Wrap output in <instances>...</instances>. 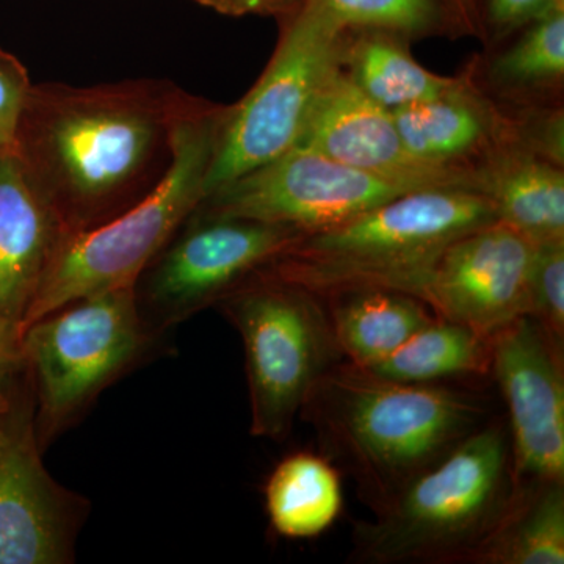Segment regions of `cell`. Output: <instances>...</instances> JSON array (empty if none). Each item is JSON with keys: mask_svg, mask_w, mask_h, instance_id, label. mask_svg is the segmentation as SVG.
I'll use <instances>...</instances> for the list:
<instances>
[{"mask_svg": "<svg viewBox=\"0 0 564 564\" xmlns=\"http://www.w3.org/2000/svg\"><path fill=\"white\" fill-rule=\"evenodd\" d=\"M408 192L413 191L295 144L280 158L210 193L195 212L251 218L311 234L350 220Z\"/></svg>", "mask_w": 564, "mask_h": 564, "instance_id": "10", "label": "cell"}, {"mask_svg": "<svg viewBox=\"0 0 564 564\" xmlns=\"http://www.w3.org/2000/svg\"><path fill=\"white\" fill-rule=\"evenodd\" d=\"M404 147L415 159L467 170L486 151L514 140L513 117L475 76V63L437 98L392 111Z\"/></svg>", "mask_w": 564, "mask_h": 564, "instance_id": "15", "label": "cell"}, {"mask_svg": "<svg viewBox=\"0 0 564 564\" xmlns=\"http://www.w3.org/2000/svg\"><path fill=\"white\" fill-rule=\"evenodd\" d=\"M242 339L250 433L284 441L314 384L345 361L315 293L256 274L217 304Z\"/></svg>", "mask_w": 564, "mask_h": 564, "instance_id": "7", "label": "cell"}, {"mask_svg": "<svg viewBox=\"0 0 564 564\" xmlns=\"http://www.w3.org/2000/svg\"><path fill=\"white\" fill-rule=\"evenodd\" d=\"M296 144L411 191L432 187L469 191L467 170L415 159L404 147L392 111L367 98L340 68L323 88Z\"/></svg>", "mask_w": 564, "mask_h": 564, "instance_id": "14", "label": "cell"}, {"mask_svg": "<svg viewBox=\"0 0 564 564\" xmlns=\"http://www.w3.org/2000/svg\"><path fill=\"white\" fill-rule=\"evenodd\" d=\"M370 372L408 384H437L451 378L491 375V337L462 323L436 317Z\"/></svg>", "mask_w": 564, "mask_h": 564, "instance_id": "23", "label": "cell"}, {"mask_svg": "<svg viewBox=\"0 0 564 564\" xmlns=\"http://www.w3.org/2000/svg\"><path fill=\"white\" fill-rule=\"evenodd\" d=\"M411 41L380 29H347L340 46V69L367 98L389 111L429 101L447 91L456 76L423 68Z\"/></svg>", "mask_w": 564, "mask_h": 564, "instance_id": "20", "label": "cell"}, {"mask_svg": "<svg viewBox=\"0 0 564 564\" xmlns=\"http://www.w3.org/2000/svg\"><path fill=\"white\" fill-rule=\"evenodd\" d=\"M152 339L135 288L85 296L25 325L22 351L41 447L139 362Z\"/></svg>", "mask_w": 564, "mask_h": 564, "instance_id": "6", "label": "cell"}, {"mask_svg": "<svg viewBox=\"0 0 564 564\" xmlns=\"http://www.w3.org/2000/svg\"><path fill=\"white\" fill-rule=\"evenodd\" d=\"M527 315L564 358V240L534 245Z\"/></svg>", "mask_w": 564, "mask_h": 564, "instance_id": "25", "label": "cell"}, {"mask_svg": "<svg viewBox=\"0 0 564 564\" xmlns=\"http://www.w3.org/2000/svg\"><path fill=\"white\" fill-rule=\"evenodd\" d=\"M554 3H564V0H475L480 39L488 46H502Z\"/></svg>", "mask_w": 564, "mask_h": 564, "instance_id": "27", "label": "cell"}, {"mask_svg": "<svg viewBox=\"0 0 564 564\" xmlns=\"http://www.w3.org/2000/svg\"><path fill=\"white\" fill-rule=\"evenodd\" d=\"M329 462L359 497L383 510L404 486L486 423L480 395L443 384H408L343 361L311 389L302 410Z\"/></svg>", "mask_w": 564, "mask_h": 564, "instance_id": "2", "label": "cell"}, {"mask_svg": "<svg viewBox=\"0 0 564 564\" xmlns=\"http://www.w3.org/2000/svg\"><path fill=\"white\" fill-rule=\"evenodd\" d=\"M454 20L456 36H477L480 39V20H478L475 0H447Z\"/></svg>", "mask_w": 564, "mask_h": 564, "instance_id": "31", "label": "cell"}, {"mask_svg": "<svg viewBox=\"0 0 564 564\" xmlns=\"http://www.w3.org/2000/svg\"><path fill=\"white\" fill-rule=\"evenodd\" d=\"M63 237L57 215L32 187L17 158H0L2 317L24 323Z\"/></svg>", "mask_w": 564, "mask_h": 564, "instance_id": "16", "label": "cell"}, {"mask_svg": "<svg viewBox=\"0 0 564 564\" xmlns=\"http://www.w3.org/2000/svg\"><path fill=\"white\" fill-rule=\"evenodd\" d=\"M22 323L0 315V386L13 388L18 378L25 373L24 351H22Z\"/></svg>", "mask_w": 564, "mask_h": 564, "instance_id": "29", "label": "cell"}, {"mask_svg": "<svg viewBox=\"0 0 564 564\" xmlns=\"http://www.w3.org/2000/svg\"><path fill=\"white\" fill-rule=\"evenodd\" d=\"M202 6L226 14V17H259L284 18L299 9L302 0H196Z\"/></svg>", "mask_w": 564, "mask_h": 564, "instance_id": "30", "label": "cell"}, {"mask_svg": "<svg viewBox=\"0 0 564 564\" xmlns=\"http://www.w3.org/2000/svg\"><path fill=\"white\" fill-rule=\"evenodd\" d=\"M228 110L191 96L174 128L173 162L163 180L111 220L63 237L22 326L85 296L135 288L152 259L202 204Z\"/></svg>", "mask_w": 564, "mask_h": 564, "instance_id": "4", "label": "cell"}, {"mask_svg": "<svg viewBox=\"0 0 564 564\" xmlns=\"http://www.w3.org/2000/svg\"><path fill=\"white\" fill-rule=\"evenodd\" d=\"M13 388H2L0 386V419L9 411L11 402H13Z\"/></svg>", "mask_w": 564, "mask_h": 564, "instance_id": "32", "label": "cell"}, {"mask_svg": "<svg viewBox=\"0 0 564 564\" xmlns=\"http://www.w3.org/2000/svg\"><path fill=\"white\" fill-rule=\"evenodd\" d=\"M195 2H196V0H195Z\"/></svg>", "mask_w": 564, "mask_h": 564, "instance_id": "33", "label": "cell"}, {"mask_svg": "<svg viewBox=\"0 0 564 564\" xmlns=\"http://www.w3.org/2000/svg\"><path fill=\"white\" fill-rule=\"evenodd\" d=\"M513 497L510 437L486 422L352 532L350 562L466 563Z\"/></svg>", "mask_w": 564, "mask_h": 564, "instance_id": "5", "label": "cell"}, {"mask_svg": "<svg viewBox=\"0 0 564 564\" xmlns=\"http://www.w3.org/2000/svg\"><path fill=\"white\" fill-rule=\"evenodd\" d=\"M496 220L491 203L477 193L421 188L306 234L261 273L318 296L383 288L422 300L444 251L464 234Z\"/></svg>", "mask_w": 564, "mask_h": 564, "instance_id": "3", "label": "cell"}, {"mask_svg": "<svg viewBox=\"0 0 564 564\" xmlns=\"http://www.w3.org/2000/svg\"><path fill=\"white\" fill-rule=\"evenodd\" d=\"M31 87L20 58L0 47V158L14 154L18 121Z\"/></svg>", "mask_w": 564, "mask_h": 564, "instance_id": "28", "label": "cell"}, {"mask_svg": "<svg viewBox=\"0 0 564 564\" xmlns=\"http://www.w3.org/2000/svg\"><path fill=\"white\" fill-rule=\"evenodd\" d=\"M344 29H380L403 39L456 36L447 0H311Z\"/></svg>", "mask_w": 564, "mask_h": 564, "instance_id": "24", "label": "cell"}, {"mask_svg": "<svg viewBox=\"0 0 564 564\" xmlns=\"http://www.w3.org/2000/svg\"><path fill=\"white\" fill-rule=\"evenodd\" d=\"M265 508L280 536H318L343 510L339 473L328 458L311 452L285 456L267 480Z\"/></svg>", "mask_w": 564, "mask_h": 564, "instance_id": "22", "label": "cell"}, {"mask_svg": "<svg viewBox=\"0 0 564 564\" xmlns=\"http://www.w3.org/2000/svg\"><path fill=\"white\" fill-rule=\"evenodd\" d=\"M475 76L503 106L563 104L564 3H554L513 39L499 46Z\"/></svg>", "mask_w": 564, "mask_h": 564, "instance_id": "18", "label": "cell"}, {"mask_svg": "<svg viewBox=\"0 0 564 564\" xmlns=\"http://www.w3.org/2000/svg\"><path fill=\"white\" fill-rule=\"evenodd\" d=\"M304 236L291 226L193 212L137 281L141 317L155 334L217 306Z\"/></svg>", "mask_w": 564, "mask_h": 564, "instance_id": "9", "label": "cell"}, {"mask_svg": "<svg viewBox=\"0 0 564 564\" xmlns=\"http://www.w3.org/2000/svg\"><path fill=\"white\" fill-rule=\"evenodd\" d=\"M507 107L513 117L516 143L540 158L564 166L563 104Z\"/></svg>", "mask_w": 564, "mask_h": 564, "instance_id": "26", "label": "cell"}, {"mask_svg": "<svg viewBox=\"0 0 564 564\" xmlns=\"http://www.w3.org/2000/svg\"><path fill=\"white\" fill-rule=\"evenodd\" d=\"M281 21L269 65L254 87L229 106L204 198L295 147L323 88L340 68L347 29L311 0Z\"/></svg>", "mask_w": 564, "mask_h": 564, "instance_id": "8", "label": "cell"}, {"mask_svg": "<svg viewBox=\"0 0 564 564\" xmlns=\"http://www.w3.org/2000/svg\"><path fill=\"white\" fill-rule=\"evenodd\" d=\"M321 299L345 361L359 367L383 361L436 318L423 300L392 289H347Z\"/></svg>", "mask_w": 564, "mask_h": 564, "instance_id": "19", "label": "cell"}, {"mask_svg": "<svg viewBox=\"0 0 564 564\" xmlns=\"http://www.w3.org/2000/svg\"><path fill=\"white\" fill-rule=\"evenodd\" d=\"M41 452L33 395L14 393L0 419V564L74 562L90 503L52 477Z\"/></svg>", "mask_w": 564, "mask_h": 564, "instance_id": "11", "label": "cell"}, {"mask_svg": "<svg viewBox=\"0 0 564 564\" xmlns=\"http://www.w3.org/2000/svg\"><path fill=\"white\" fill-rule=\"evenodd\" d=\"M534 243L502 221L455 240L426 282L422 300L436 317L492 337L529 313Z\"/></svg>", "mask_w": 564, "mask_h": 564, "instance_id": "13", "label": "cell"}, {"mask_svg": "<svg viewBox=\"0 0 564 564\" xmlns=\"http://www.w3.org/2000/svg\"><path fill=\"white\" fill-rule=\"evenodd\" d=\"M466 563L563 564L564 481L518 489Z\"/></svg>", "mask_w": 564, "mask_h": 564, "instance_id": "21", "label": "cell"}, {"mask_svg": "<svg viewBox=\"0 0 564 564\" xmlns=\"http://www.w3.org/2000/svg\"><path fill=\"white\" fill-rule=\"evenodd\" d=\"M491 375L507 403L513 494L564 481V358L532 317L494 334Z\"/></svg>", "mask_w": 564, "mask_h": 564, "instance_id": "12", "label": "cell"}, {"mask_svg": "<svg viewBox=\"0 0 564 564\" xmlns=\"http://www.w3.org/2000/svg\"><path fill=\"white\" fill-rule=\"evenodd\" d=\"M191 93L169 80L36 84L22 106L14 158L65 237L135 206L173 162Z\"/></svg>", "mask_w": 564, "mask_h": 564, "instance_id": "1", "label": "cell"}, {"mask_svg": "<svg viewBox=\"0 0 564 564\" xmlns=\"http://www.w3.org/2000/svg\"><path fill=\"white\" fill-rule=\"evenodd\" d=\"M467 173L469 191L491 203L497 221L534 245L564 240V166L507 140L470 163Z\"/></svg>", "mask_w": 564, "mask_h": 564, "instance_id": "17", "label": "cell"}]
</instances>
